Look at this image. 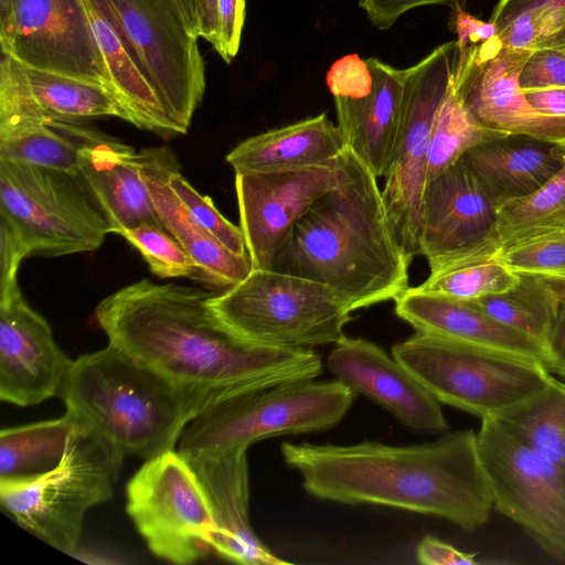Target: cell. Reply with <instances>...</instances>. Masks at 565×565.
I'll list each match as a JSON object with an SVG mask.
<instances>
[{
  "mask_svg": "<svg viewBox=\"0 0 565 565\" xmlns=\"http://www.w3.org/2000/svg\"><path fill=\"white\" fill-rule=\"evenodd\" d=\"M212 294L145 278L104 298L95 317L109 343L209 404L320 375L321 358L312 349L264 348L234 337L211 309Z\"/></svg>",
  "mask_w": 565,
  "mask_h": 565,
  "instance_id": "obj_1",
  "label": "cell"
},
{
  "mask_svg": "<svg viewBox=\"0 0 565 565\" xmlns=\"http://www.w3.org/2000/svg\"><path fill=\"white\" fill-rule=\"evenodd\" d=\"M281 454L306 491L322 500L398 508L468 531L483 525L493 509L472 429L412 446L284 443Z\"/></svg>",
  "mask_w": 565,
  "mask_h": 565,
  "instance_id": "obj_2",
  "label": "cell"
},
{
  "mask_svg": "<svg viewBox=\"0 0 565 565\" xmlns=\"http://www.w3.org/2000/svg\"><path fill=\"white\" fill-rule=\"evenodd\" d=\"M343 159L345 180L295 223L269 269L324 284L354 311L398 298L412 258L393 231L377 177L349 146Z\"/></svg>",
  "mask_w": 565,
  "mask_h": 565,
  "instance_id": "obj_3",
  "label": "cell"
},
{
  "mask_svg": "<svg viewBox=\"0 0 565 565\" xmlns=\"http://www.w3.org/2000/svg\"><path fill=\"white\" fill-rule=\"evenodd\" d=\"M57 395L117 477L127 456L149 460L175 450L189 422L209 404L111 343L72 361Z\"/></svg>",
  "mask_w": 565,
  "mask_h": 565,
  "instance_id": "obj_4",
  "label": "cell"
},
{
  "mask_svg": "<svg viewBox=\"0 0 565 565\" xmlns=\"http://www.w3.org/2000/svg\"><path fill=\"white\" fill-rule=\"evenodd\" d=\"M209 305L237 339L275 349H312L337 343L352 319L349 302L333 288L275 269L253 268L237 284L212 294Z\"/></svg>",
  "mask_w": 565,
  "mask_h": 565,
  "instance_id": "obj_5",
  "label": "cell"
},
{
  "mask_svg": "<svg viewBox=\"0 0 565 565\" xmlns=\"http://www.w3.org/2000/svg\"><path fill=\"white\" fill-rule=\"evenodd\" d=\"M392 355L439 402L481 419L533 397L556 379L524 355L417 332Z\"/></svg>",
  "mask_w": 565,
  "mask_h": 565,
  "instance_id": "obj_6",
  "label": "cell"
},
{
  "mask_svg": "<svg viewBox=\"0 0 565 565\" xmlns=\"http://www.w3.org/2000/svg\"><path fill=\"white\" fill-rule=\"evenodd\" d=\"M354 394L339 380H303L223 396L189 422L178 452L188 457L247 449L271 436L324 430L344 417Z\"/></svg>",
  "mask_w": 565,
  "mask_h": 565,
  "instance_id": "obj_7",
  "label": "cell"
},
{
  "mask_svg": "<svg viewBox=\"0 0 565 565\" xmlns=\"http://www.w3.org/2000/svg\"><path fill=\"white\" fill-rule=\"evenodd\" d=\"M0 215L32 255L90 253L110 234L79 174L25 163L0 161Z\"/></svg>",
  "mask_w": 565,
  "mask_h": 565,
  "instance_id": "obj_8",
  "label": "cell"
},
{
  "mask_svg": "<svg viewBox=\"0 0 565 565\" xmlns=\"http://www.w3.org/2000/svg\"><path fill=\"white\" fill-rule=\"evenodd\" d=\"M116 479L102 448L76 429L53 469L0 479L1 508L25 531L73 554L81 541L85 513L113 498Z\"/></svg>",
  "mask_w": 565,
  "mask_h": 565,
  "instance_id": "obj_9",
  "label": "cell"
},
{
  "mask_svg": "<svg viewBox=\"0 0 565 565\" xmlns=\"http://www.w3.org/2000/svg\"><path fill=\"white\" fill-rule=\"evenodd\" d=\"M457 55V41H449L408 67L394 151L384 175L388 220L412 259L419 254L431 125L451 83Z\"/></svg>",
  "mask_w": 565,
  "mask_h": 565,
  "instance_id": "obj_10",
  "label": "cell"
},
{
  "mask_svg": "<svg viewBox=\"0 0 565 565\" xmlns=\"http://www.w3.org/2000/svg\"><path fill=\"white\" fill-rule=\"evenodd\" d=\"M478 445L493 509L519 524L547 554L565 558V465L481 419Z\"/></svg>",
  "mask_w": 565,
  "mask_h": 565,
  "instance_id": "obj_11",
  "label": "cell"
},
{
  "mask_svg": "<svg viewBox=\"0 0 565 565\" xmlns=\"http://www.w3.org/2000/svg\"><path fill=\"white\" fill-rule=\"evenodd\" d=\"M134 53L162 106L186 134L205 90L198 39L167 0H98Z\"/></svg>",
  "mask_w": 565,
  "mask_h": 565,
  "instance_id": "obj_12",
  "label": "cell"
},
{
  "mask_svg": "<svg viewBox=\"0 0 565 565\" xmlns=\"http://www.w3.org/2000/svg\"><path fill=\"white\" fill-rule=\"evenodd\" d=\"M126 494L127 513L157 557L185 565L211 550L210 505L178 450L146 460L128 481Z\"/></svg>",
  "mask_w": 565,
  "mask_h": 565,
  "instance_id": "obj_13",
  "label": "cell"
},
{
  "mask_svg": "<svg viewBox=\"0 0 565 565\" xmlns=\"http://www.w3.org/2000/svg\"><path fill=\"white\" fill-rule=\"evenodd\" d=\"M532 52L512 49L493 38L458 51L452 87L480 125L509 135L565 143V117L536 110L520 87L519 76Z\"/></svg>",
  "mask_w": 565,
  "mask_h": 565,
  "instance_id": "obj_14",
  "label": "cell"
},
{
  "mask_svg": "<svg viewBox=\"0 0 565 565\" xmlns=\"http://www.w3.org/2000/svg\"><path fill=\"white\" fill-rule=\"evenodd\" d=\"M348 175L343 152L329 163L270 172L235 173V192L253 268L269 269L295 223Z\"/></svg>",
  "mask_w": 565,
  "mask_h": 565,
  "instance_id": "obj_15",
  "label": "cell"
},
{
  "mask_svg": "<svg viewBox=\"0 0 565 565\" xmlns=\"http://www.w3.org/2000/svg\"><path fill=\"white\" fill-rule=\"evenodd\" d=\"M1 52L28 68L103 85L110 90L82 0H15L12 32Z\"/></svg>",
  "mask_w": 565,
  "mask_h": 565,
  "instance_id": "obj_16",
  "label": "cell"
},
{
  "mask_svg": "<svg viewBox=\"0 0 565 565\" xmlns=\"http://www.w3.org/2000/svg\"><path fill=\"white\" fill-rule=\"evenodd\" d=\"M497 222V207L460 159L426 183L419 254L433 271L488 244L499 245Z\"/></svg>",
  "mask_w": 565,
  "mask_h": 565,
  "instance_id": "obj_17",
  "label": "cell"
},
{
  "mask_svg": "<svg viewBox=\"0 0 565 565\" xmlns=\"http://www.w3.org/2000/svg\"><path fill=\"white\" fill-rule=\"evenodd\" d=\"M72 364L21 290L0 298V399L32 406L58 394Z\"/></svg>",
  "mask_w": 565,
  "mask_h": 565,
  "instance_id": "obj_18",
  "label": "cell"
},
{
  "mask_svg": "<svg viewBox=\"0 0 565 565\" xmlns=\"http://www.w3.org/2000/svg\"><path fill=\"white\" fill-rule=\"evenodd\" d=\"M327 366L354 393L373 399L406 426L426 431L448 428L439 402L401 362L373 342L341 338L328 355Z\"/></svg>",
  "mask_w": 565,
  "mask_h": 565,
  "instance_id": "obj_19",
  "label": "cell"
},
{
  "mask_svg": "<svg viewBox=\"0 0 565 565\" xmlns=\"http://www.w3.org/2000/svg\"><path fill=\"white\" fill-rule=\"evenodd\" d=\"M62 124L79 145L78 174L105 215L109 232L140 224L164 228L143 181L139 152L77 122Z\"/></svg>",
  "mask_w": 565,
  "mask_h": 565,
  "instance_id": "obj_20",
  "label": "cell"
},
{
  "mask_svg": "<svg viewBox=\"0 0 565 565\" xmlns=\"http://www.w3.org/2000/svg\"><path fill=\"white\" fill-rule=\"evenodd\" d=\"M247 449L204 452L183 457L207 499L214 530L211 550L244 565H284L255 535L248 515Z\"/></svg>",
  "mask_w": 565,
  "mask_h": 565,
  "instance_id": "obj_21",
  "label": "cell"
},
{
  "mask_svg": "<svg viewBox=\"0 0 565 565\" xmlns=\"http://www.w3.org/2000/svg\"><path fill=\"white\" fill-rule=\"evenodd\" d=\"M141 174L164 228L195 262L201 281L226 289L244 279L253 269L249 257H239L207 234L191 216L169 183L180 170L174 152L166 147L139 151Z\"/></svg>",
  "mask_w": 565,
  "mask_h": 565,
  "instance_id": "obj_22",
  "label": "cell"
},
{
  "mask_svg": "<svg viewBox=\"0 0 565 565\" xmlns=\"http://www.w3.org/2000/svg\"><path fill=\"white\" fill-rule=\"evenodd\" d=\"M372 89L358 97L334 96L338 127L347 145L377 178H384L394 151L407 68L366 58Z\"/></svg>",
  "mask_w": 565,
  "mask_h": 565,
  "instance_id": "obj_23",
  "label": "cell"
},
{
  "mask_svg": "<svg viewBox=\"0 0 565 565\" xmlns=\"http://www.w3.org/2000/svg\"><path fill=\"white\" fill-rule=\"evenodd\" d=\"M395 313L417 332L436 334L536 359L548 369L547 348L467 301L408 287L395 300Z\"/></svg>",
  "mask_w": 565,
  "mask_h": 565,
  "instance_id": "obj_24",
  "label": "cell"
},
{
  "mask_svg": "<svg viewBox=\"0 0 565 565\" xmlns=\"http://www.w3.org/2000/svg\"><path fill=\"white\" fill-rule=\"evenodd\" d=\"M565 143L508 135L468 150L462 162L497 207L525 198L563 167Z\"/></svg>",
  "mask_w": 565,
  "mask_h": 565,
  "instance_id": "obj_25",
  "label": "cell"
},
{
  "mask_svg": "<svg viewBox=\"0 0 565 565\" xmlns=\"http://www.w3.org/2000/svg\"><path fill=\"white\" fill-rule=\"evenodd\" d=\"M347 146L338 125L323 113L245 139L226 161L235 173L291 170L332 162Z\"/></svg>",
  "mask_w": 565,
  "mask_h": 565,
  "instance_id": "obj_26",
  "label": "cell"
},
{
  "mask_svg": "<svg viewBox=\"0 0 565 565\" xmlns=\"http://www.w3.org/2000/svg\"><path fill=\"white\" fill-rule=\"evenodd\" d=\"M82 2L104 60L110 90L125 109L128 122L163 138L182 135L100 2Z\"/></svg>",
  "mask_w": 565,
  "mask_h": 565,
  "instance_id": "obj_27",
  "label": "cell"
},
{
  "mask_svg": "<svg viewBox=\"0 0 565 565\" xmlns=\"http://www.w3.org/2000/svg\"><path fill=\"white\" fill-rule=\"evenodd\" d=\"M76 431L63 417L3 428L0 431V479L23 478L46 472L62 460Z\"/></svg>",
  "mask_w": 565,
  "mask_h": 565,
  "instance_id": "obj_28",
  "label": "cell"
},
{
  "mask_svg": "<svg viewBox=\"0 0 565 565\" xmlns=\"http://www.w3.org/2000/svg\"><path fill=\"white\" fill-rule=\"evenodd\" d=\"M497 234L501 252L565 234V159L561 170L534 193L498 209Z\"/></svg>",
  "mask_w": 565,
  "mask_h": 565,
  "instance_id": "obj_29",
  "label": "cell"
},
{
  "mask_svg": "<svg viewBox=\"0 0 565 565\" xmlns=\"http://www.w3.org/2000/svg\"><path fill=\"white\" fill-rule=\"evenodd\" d=\"M32 93L50 121H73L98 117L128 116L105 86L26 67Z\"/></svg>",
  "mask_w": 565,
  "mask_h": 565,
  "instance_id": "obj_30",
  "label": "cell"
},
{
  "mask_svg": "<svg viewBox=\"0 0 565 565\" xmlns=\"http://www.w3.org/2000/svg\"><path fill=\"white\" fill-rule=\"evenodd\" d=\"M519 275V282L511 289L467 302L547 348L559 312L557 297L540 277Z\"/></svg>",
  "mask_w": 565,
  "mask_h": 565,
  "instance_id": "obj_31",
  "label": "cell"
},
{
  "mask_svg": "<svg viewBox=\"0 0 565 565\" xmlns=\"http://www.w3.org/2000/svg\"><path fill=\"white\" fill-rule=\"evenodd\" d=\"M500 252L497 243L488 244L430 271L415 288L461 301L507 291L519 282L520 275L501 262Z\"/></svg>",
  "mask_w": 565,
  "mask_h": 565,
  "instance_id": "obj_32",
  "label": "cell"
},
{
  "mask_svg": "<svg viewBox=\"0 0 565 565\" xmlns=\"http://www.w3.org/2000/svg\"><path fill=\"white\" fill-rule=\"evenodd\" d=\"M514 438L565 465V383L555 380L533 397L493 417Z\"/></svg>",
  "mask_w": 565,
  "mask_h": 565,
  "instance_id": "obj_33",
  "label": "cell"
},
{
  "mask_svg": "<svg viewBox=\"0 0 565 565\" xmlns=\"http://www.w3.org/2000/svg\"><path fill=\"white\" fill-rule=\"evenodd\" d=\"M508 135L476 121L450 83L431 125L427 182L459 161L473 147Z\"/></svg>",
  "mask_w": 565,
  "mask_h": 565,
  "instance_id": "obj_34",
  "label": "cell"
},
{
  "mask_svg": "<svg viewBox=\"0 0 565 565\" xmlns=\"http://www.w3.org/2000/svg\"><path fill=\"white\" fill-rule=\"evenodd\" d=\"M79 145L62 121L38 122L0 132V161L78 174Z\"/></svg>",
  "mask_w": 565,
  "mask_h": 565,
  "instance_id": "obj_35",
  "label": "cell"
},
{
  "mask_svg": "<svg viewBox=\"0 0 565 565\" xmlns=\"http://www.w3.org/2000/svg\"><path fill=\"white\" fill-rule=\"evenodd\" d=\"M142 256L152 274L160 278L190 277L200 279L195 262L164 228L140 224L116 232Z\"/></svg>",
  "mask_w": 565,
  "mask_h": 565,
  "instance_id": "obj_36",
  "label": "cell"
},
{
  "mask_svg": "<svg viewBox=\"0 0 565 565\" xmlns=\"http://www.w3.org/2000/svg\"><path fill=\"white\" fill-rule=\"evenodd\" d=\"M502 43L512 49L536 51L565 44V8L542 6L513 19L498 32Z\"/></svg>",
  "mask_w": 565,
  "mask_h": 565,
  "instance_id": "obj_37",
  "label": "cell"
},
{
  "mask_svg": "<svg viewBox=\"0 0 565 565\" xmlns=\"http://www.w3.org/2000/svg\"><path fill=\"white\" fill-rule=\"evenodd\" d=\"M169 183L194 221L220 244L239 257H249L241 226L230 222L211 198L200 194L180 170L171 173Z\"/></svg>",
  "mask_w": 565,
  "mask_h": 565,
  "instance_id": "obj_38",
  "label": "cell"
},
{
  "mask_svg": "<svg viewBox=\"0 0 565 565\" xmlns=\"http://www.w3.org/2000/svg\"><path fill=\"white\" fill-rule=\"evenodd\" d=\"M499 258L516 274L565 279V234L514 246L500 252Z\"/></svg>",
  "mask_w": 565,
  "mask_h": 565,
  "instance_id": "obj_39",
  "label": "cell"
},
{
  "mask_svg": "<svg viewBox=\"0 0 565 565\" xmlns=\"http://www.w3.org/2000/svg\"><path fill=\"white\" fill-rule=\"evenodd\" d=\"M523 92L565 87V44L533 51L522 66Z\"/></svg>",
  "mask_w": 565,
  "mask_h": 565,
  "instance_id": "obj_40",
  "label": "cell"
},
{
  "mask_svg": "<svg viewBox=\"0 0 565 565\" xmlns=\"http://www.w3.org/2000/svg\"><path fill=\"white\" fill-rule=\"evenodd\" d=\"M32 252L24 237L0 215V298L20 290L18 271Z\"/></svg>",
  "mask_w": 565,
  "mask_h": 565,
  "instance_id": "obj_41",
  "label": "cell"
},
{
  "mask_svg": "<svg viewBox=\"0 0 565 565\" xmlns=\"http://www.w3.org/2000/svg\"><path fill=\"white\" fill-rule=\"evenodd\" d=\"M372 75L366 60L356 54L347 55L330 67L327 84L334 96L358 97L372 89Z\"/></svg>",
  "mask_w": 565,
  "mask_h": 565,
  "instance_id": "obj_42",
  "label": "cell"
},
{
  "mask_svg": "<svg viewBox=\"0 0 565 565\" xmlns=\"http://www.w3.org/2000/svg\"><path fill=\"white\" fill-rule=\"evenodd\" d=\"M217 40L215 51L231 63L237 55L245 21V0H216Z\"/></svg>",
  "mask_w": 565,
  "mask_h": 565,
  "instance_id": "obj_43",
  "label": "cell"
},
{
  "mask_svg": "<svg viewBox=\"0 0 565 565\" xmlns=\"http://www.w3.org/2000/svg\"><path fill=\"white\" fill-rule=\"evenodd\" d=\"M468 0H359L367 19L379 30H387L407 11L429 4H444L451 9L465 8Z\"/></svg>",
  "mask_w": 565,
  "mask_h": 565,
  "instance_id": "obj_44",
  "label": "cell"
},
{
  "mask_svg": "<svg viewBox=\"0 0 565 565\" xmlns=\"http://www.w3.org/2000/svg\"><path fill=\"white\" fill-rule=\"evenodd\" d=\"M417 561L425 565H475L476 554L463 553L433 536L424 537L416 548Z\"/></svg>",
  "mask_w": 565,
  "mask_h": 565,
  "instance_id": "obj_45",
  "label": "cell"
},
{
  "mask_svg": "<svg viewBox=\"0 0 565 565\" xmlns=\"http://www.w3.org/2000/svg\"><path fill=\"white\" fill-rule=\"evenodd\" d=\"M452 11L458 51H462L468 45L484 42L498 34L497 26L491 21H482L467 13L460 7L454 8Z\"/></svg>",
  "mask_w": 565,
  "mask_h": 565,
  "instance_id": "obj_46",
  "label": "cell"
},
{
  "mask_svg": "<svg viewBox=\"0 0 565 565\" xmlns=\"http://www.w3.org/2000/svg\"><path fill=\"white\" fill-rule=\"evenodd\" d=\"M542 6L565 8V0H499L489 21L494 23L498 32H500L521 13Z\"/></svg>",
  "mask_w": 565,
  "mask_h": 565,
  "instance_id": "obj_47",
  "label": "cell"
},
{
  "mask_svg": "<svg viewBox=\"0 0 565 565\" xmlns=\"http://www.w3.org/2000/svg\"><path fill=\"white\" fill-rule=\"evenodd\" d=\"M529 103L540 113L565 117V87L524 92Z\"/></svg>",
  "mask_w": 565,
  "mask_h": 565,
  "instance_id": "obj_48",
  "label": "cell"
},
{
  "mask_svg": "<svg viewBox=\"0 0 565 565\" xmlns=\"http://www.w3.org/2000/svg\"><path fill=\"white\" fill-rule=\"evenodd\" d=\"M548 366L565 376V308H561L547 344Z\"/></svg>",
  "mask_w": 565,
  "mask_h": 565,
  "instance_id": "obj_49",
  "label": "cell"
},
{
  "mask_svg": "<svg viewBox=\"0 0 565 565\" xmlns=\"http://www.w3.org/2000/svg\"><path fill=\"white\" fill-rule=\"evenodd\" d=\"M199 17V38H203L213 46L217 40L216 0H195Z\"/></svg>",
  "mask_w": 565,
  "mask_h": 565,
  "instance_id": "obj_50",
  "label": "cell"
},
{
  "mask_svg": "<svg viewBox=\"0 0 565 565\" xmlns=\"http://www.w3.org/2000/svg\"><path fill=\"white\" fill-rule=\"evenodd\" d=\"M178 12L188 31L199 38V17L195 0H167Z\"/></svg>",
  "mask_w": 565,
  "mask_h": 565,
  "instance_id": "obj_51",
  "label": "cell"
},
{
  "mask_svg": "<svg viewBox=\"0 0 565 565\" xmlns=\"http://www.w3.org/2000/svg\"><path fill=\"white\" fill-rule=\"evenodd\" d=\"M15 0H0V43L4 47L10 39L14 21Z\"/></svg>",
  "mask_w": 565,
  "mask_h": 565,
  "instance_id": "obj_52",
  "label": "cell"
},
{
  "mask_svg": "<svg viewBox=\"0 0 565 565\" xmlns=\"http://www.w3.org/2000/svg\"><path fill=\"white\" fill-rule=\"evenodd\" d=\"M557 297L559 309L565 308V279L540 277Z\"/></svg>",
  "mask_w": 565,
  "mask_h": 565,
  "instance_id": "obj_53",
  "label": "cell"
}]
</instances>
